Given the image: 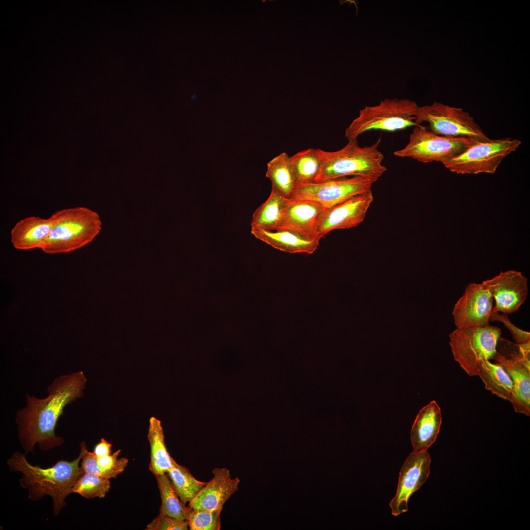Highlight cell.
Instances as JSON below:
<instances>
[{
    "instance_id": "obj_11",
    "label": "cell",
    "mask_w": 530,
    "mask_h": 530,
    "mask_svg": "<svg viewBox=\"0 0 530 530\" xmlns=\"http://www.w3.org/2000/svg\"><path fill=\"white\" fill-rule=\"evenodd\" d=\"M376 181L369 177L353 176L296 185L290 199L313 201L328 208L371 190Z\"/></svg>"
},
{
    "instance_id": "obj_18",
    "label": "cell",
    "mask_w": 530,
    "mask_h": 530,
    "mask_svg": "<svg viewBox=\"0 0 530 530\" xmlns=\"http://www.w3.org/2000/svg\"><path fill=\"white\" fill-rule=\"evenodd\" d=\"M442 422L441 409L435 400L419 411L410 432L413 452L427 451L438 436Z\"/></svg>"
},
{
    "instance_id": "obj_19",
    "label": "cell",
    "mask_w": 530,
    "mask_h": 530,
    "mask_svg": "<svg viewBox=\"0 0 530 530\" xmlns=\"http://www.w3.org/2000/svg\"><path fill=\"white\" fill-rule=\"evenodd\" d=\"M52 219L30 216L18 222L11 231L13 246L20 250L43 249L52 226Z\"/></svg>"
},
{
    "instance_id": "obj_8",
    "label": "cell",
    "mask_w": 530,
    "mask_h": 530,
    "mask_svg": "<svg viewBox=\"0 0 530 530\" xmlns=\"http://www.w3.org/2000/svg\"><path fill=\"white\" fill-rule=\"evenodd\" d=\"M510 377L513 389L510 402L515 412L530 415V341L513 343L500 337L493 359Z\"/></svg>"
},
{
    "instance_id": "obj_20",
    "label": "cell",
    "mask_w": 530,
    "mask_h": 530,
    "mask_svg": "<svg viewBox=\"0 0 530 530\" xmlns=\"http://www.w3.org/2000/svg\"><path fill=\"white\" fill-rule=\"evenodd\" d=\"M256 238L280 251L293 253H313L318 248L319 240L310 239L287 230L268 231L251 229Z\"/></svg>"
},
{
    "instance_id": "obj_28",
    "label": "cell",
    "mask_w": 530,
    "mask_h": 530,
    "mask_svg": "<svg viewBox=\"0 0 530 530\" xmlns=\"http://www.w3.org/2000/svg\"><path fill=\"white\" fill-rule=\"evenodd\" d=\"M110 488L109 479L84 473L78 479L72 490L86 499L104 498Z\"/></svg>"
},
{
    "instance_id": "obj_1",
    "label": "cell",
    "mask_w": 530,
    "mask_h": 530,
    "mask_svg": "<svg viewBox=\"0 0 530 530\" xmlns=\"http://www.w3.org/2000/svg\"><path fill=\"white\" fill-rule=\"evenodd\" d=\"M86 378L82 371L60 375L48 386V396L38 398L26 396V406L16 414L18 436L25 453H34L38 444L44 451L64 442V439L56 435L55 427L64 409L78 398L83 396Z\"/></svg>"
},
{
    "instance_id": "obj_15",
    "label": "cell",
    "mask_w": 530,
    "mask_h": 530,
    "mask_svg": "<svg viewBox=\"0 0 530 530\" xmlns=\"http://www.w3.org/2000/svg\"><path fill=\"white\" fill-rule=\"evenodd\" d=\"M430 462L427 451L412 452L408 456L399 472L396 494L390 503L393 515L407 511L409 498L429 477Z\"/></svg>"
},
{
    "instance_id": "obj_31",
    "label": "cell",
    "mask_w": 530,
    "mask_h": 530,
    "mask_svg": "<svg viewBox=\"0 0 530 530\" xmlns=\"http://www.w3.org/2000/svg\"><path fill=\"white\" fill-rule=\"evenodd\" d=\"M507 314H499V312H492L490 321H499L509 331L513 339L516 344H524L530 341V333L522 330L513 324L508 318Z\"/></svg>"
},
{
    "instance_id": "obj_9",
    "label": "cell",
    "mask_w": 530,
    "mask_h": 530,
    "mask_svg": "<svg viewBox=\"0 0 530 530\" xmlns=\"http://www.w3.org/2000/svg\"><path fill=\"white\" fill-rule=\"evenodd\" d=\"M415 116L417 125L427 122L429 130L438 135L476 141L489 139L469 113L461 108L434 102L430 105L419 106Z\"/></svg>"
},
{
    "instance_id": "obj_12",
    "label": "cell",
    "mask_w": 530,
    "mask_h": 530,
    "mask_svg": "<svg viewBox=\"0 0 530 530\" xmlns=\"http://www.w3.org/2000/svg\"><path fill=\"white\" fill-rule=\"evenodd\" d=\"M373 201L371 190L330 208H325L318 218L317 238L320 240L333 230L349 229L360 225L365 220Z\"/></svg>"
},
{
    "instance_id": "obj_14",
    "label": "cell",
    "mask_w": 530,
    "mask_h": 530,
    "mask_svg": "<svg viewBox=\"0 0 530 530\" xmlns=\"http://www.w3.org/2000/svg\"><path fill=\"white\" fill-rule=\"evenodd\" d=\"M490 292L495 305L493 312L507 314L517 311L528 295V279L516 270L501 271L482 282Z\"/></svg>"
},
{
    "instance_id": "obj_29",
    "label": "cell",
    "mask_w": 530,
    "mask_h": 530,
    "mask_svg": "<svg viewBox=\"0 0 530 530\" xmlns=\"http://www.w3.org/2000/svg\"><path fill=\"white\" fill-rule=\"evenodd\" d=\"M221 510L192 509L188 514L186 521L191 530H220Z\"/></svg>"
},
{
    "instance_id": "obj_5",
    "label": "cell",
    "mask_w": 530,
    "mask_h": 530,
    "mask_svg": "<svg viewBox=\"0 0 530 530\" xmlns=\"http://www.w3.org/2000/svg\"><path fill=\"white\" fill-rule=\"evenodd\" d=\"M417 103L409 99H386L374 106H365L359 116L346 129L345 137L348 141L357 139L371 130L395 132L415 127Z\"/></svg>"
},
{
    "instance_id": "obj_10",
    "label": "cell",
    "mask_w": 530,
    "mask_h": 530,
    "mask_svg": "<svg viewBox=\"0 0 530 530\" xmlns=\"http://www.w3.org/2000/svg\"><path fill=\"white\" fill-rule=\"evenodd\" d=\"M473 141L467 137L438 135L420 125L414 127L407 145L395 151L394 154L424 163L439 161L442 163L463 151Z\"/></svg>"
},
{
    "instance_id": "obj_2",
    "label": "cell",
    "mask_w": 530,
    "mask_h": 530,
    "mask_svg": "<svg viewBox=\"0 0 530 530\" xmlns=\"http://www.w3.org/2000/svg\"><path fill=\"white\" fill-rule=\"evenodd\" d=\"M25 453L14 452L7 459L9 469L22 473L20 485L28 491V497L31 500L39 501L49 495L52 499L53 515L57 516L66 505V497L72 493L75 484L84 473L79 466L81 453L73 461L61 460L48 468L31 465Z\"/></svg>"
},
{
    "instance_id": "obj_27",
    "label": "cell",
    "mask_w": 530,
    "mask_h": 530,
    "mask_svg": "<svg viewBox=\"0 0 530 530\" xmlns=\"http://www.w3.org/2000/svg\"><path fill=\"white\" fill-rule=\"evenodd\" d=\"M167 473L178 497L185 504L189 503L207 483L196 479L187 468L175 461Z\"/></svg>"
},
{
    "instance_id": "obj_17",
    "label": "cell",
    "mask_w": 530,
    "mask_h": 530,
    "mask_svg": "<svg viewBox=\"0 0 530 530\" xmlns=\"http://www.w3.org/2000/svg\"><path fill=\"white\" fill-rule=\"evenodd\" d=\"M324 209L315 201L288 199L278 230H287L310 239H318V218Z\"/></svg>"
},
{
    "instance_id": "obj_3",
    "label": "cell",
    "mask_w": 530,
    "mask_h": 530,
    "mask_svg": "<svg viewBox=\"0 0 530 530\" xmlns=\"http://www.w3.org/2000/svg\"><path fill=\"white\" fill-rule=\"evenodd\" d=\"M380 141L379 138L371 146L361 147L355 139L336 151L316 149L321 165L315 183L347 176L366 177L377 181L387 170L382 164L384 155L378 149Z\"/></svg>"
},
{
    "instance_id": "obj_22",
    "label": "cell",
    "mask_w": 530,
    "mask_h": 530,
    "mask_svg": "<svg viewBox=\"0 0 530 530\" xmlns=\"http://www.w3.org/2000/svg\"><path fill=\"white\" fill-rule=\"evenodd\" d=\"M265 176L271 182V190L287 199H290L295 186L290 156L281 153L267 164Z\"/></svg>"
},
{
    "instance_id": "obj_4",
    "label": "cell",
    "mask_w": 530,
    "mask_h": 530,
    "mask_svg": "<svg viewBox=\"0 0 530 530\" xmlns=\"http://www.w3.org/2000/svg\"><path fill=\"white\" fill-rule=\"evenodd\" d=\"M51 217L52 228L42 249L46 253L74 251L91 242L101 230L98 214L85 207L63 209Z\"/></svg>"
},
{
    "instance_id": "obj_23",
    "label": "cell",
    "mask_w": 530,
    "mask_h": 530,
    "mask_svg": "<svg viewBox=\"0 0 530 530\" xmlns=\"http://www.w3.org/2000/svg\"><path fill=\"white\" fill-rule=\"evenodd\" d=\"M288 199L271 190L268 198L253 213L251 229L278 230Z\"/></svg>"
},
{
    "instance_id": "obj_13",
    "label": "cell",
    "mask_w": 530,
    "mask_h": 530,
    "mask_svg": "<svg viewBox=\"0 0 530 530\" xmlns=\"http://www.w3.org/2000/svg\"><path fill=\"white\" fill-rule=\"evenodd\" d=\"M493 300L482 283L469 284L452 310V315L456 328L489 325Z\"/></svg>"
},
{
    "instance_id": "obj_21",
    "label": "cell",
    "mask_w": 530,
    "mask_h": 530,
    "mask_svg": "<svg viewBox=\"0 0 530 530\" xmlns=\"http://www.w3.org/2000/svg\"><path fill=\"white\" fill-rule=\"evenodd\" d=\"M147 438L151 451L149 470L155 476L168 473L175 460L165 446L161 422L155 417H151L149 420Z\"/></svg>"
},
{
    "instance_id": "obj_25",
    "label": "cell",
    "mask_w": 530,
    "mask_h": 530,
    "mask_svg": "<svg viewBox=\"0 0 530 530\" xmlns=\"http://www.w3.org/2000/svg\"><path fill=\"white\" fill-rule=\"evenodd\" d=\"M290 160L296 185L315 182L321 165L316 149L299 152L290 156Z\"/></svg>"
},
{
    "instance_id": "obj_30",
    "label": "cell",
    "mask_w": 530,
    "mask_h": 530,
    "mask_svg": "<svg viewBox=\"0 0 530 530\" xmlns=\"http://www.w3.org/2000/svg\"><path fill=\"white\" fill-rule=\"evenodd\" d=\"M189 527L186 520L159 514L149 523L146 530H187Z\"/></svg>"
},
{
    "instance_id": "obj_6",
    "label": "cell",
    "mask_w": 530,
    "mask_h": 530,
    "mask_svg": "<svg viewBox=\"0 0 530 530\" xmlns=\"http://www.w3.org/2000/svg\"><path fill=\"white\" fill-rule=\"evenodd\" d=\"M502 331L490 325L485 327L456 328L449 335L453 357L470 376H477L484 360H493Z\"/></svg>"
},
{
    "instance_id": "obj_32",
    "label": "cell",
    "mask_w": 530,
    "mask_h": 530,
    "mask_svg": "<svg viewBox=\"0 0 530 530\" xmlns=\"http://www.w3.org/2000/svg\"><path fill=\"white\" fill-rule=\"evenodd\" d=\"M112 445L105 438L101 439L94 447L93 453L97 457H100L111 454Z\"/></svg>"
},
{
    "instance_id": "obj_26",
    "label": "cell",
    "mask_w": 530,
    "mask_h": 530,
    "mask_svg": "<svg viewBox=\"0 0 530 530\" xmlns=\"http://www.w3.org/2000/svg\"><path fill=\"white\" fill-rule=\"evenodd\" d=\"M159 491L161 505L159 513L180 520H186L191 510L178 497L170 479L165 474L156 476Z\"/></svg>"
},
{
    "instance_id": "obj_16",
    "label": "cell",
    "mask_w": 530,
    "mask_h": 530,
    "mask_svg": "<svg viewBox=\"0 0 530 530\" xmlns=\"http://www.w3.org/2000/svg\"><path fill=\"white\" fill-rule=\"evenodd\" d=\"M212 478L204 486L189 503L192 509L222 510L225 503L238 489L240 480L232 478L230 471L216 468L212 471Z\"/></svg>"
},
{
    "instance_id": "obj_24",
    "label": "cell",
    "mask_w": 530,
    "mask_h": 530,
    "mask_svg": "<svg viewBox=\"0 0 530 530\" xmlns=\"http://www.w3.org/2000/svg\"><path fill=\"white\" fill-rule=\"evenodd\" d=\"M483 381L485 388L503 399L510 401L513 383L507 373L499 364L484 360L478 369V374Z\"/></svg>"
},
{
    "instance_id": "obj_7",
    "label": "cell",
    "mask_w": 530,
    "mask_h": 530,
    "mask_svg": "<svg viewBox=\"0 0 530 530\" xmlns=\"http://www.w3.org/2000/svg\"><path fill=\"white\" fill-rule=\"evenodd\" d=\"M521 143L520 140L511 138L474 140L463 151L442 164L457 174L494 173L503 159Z\"/></svg>"
}]
</instances>
